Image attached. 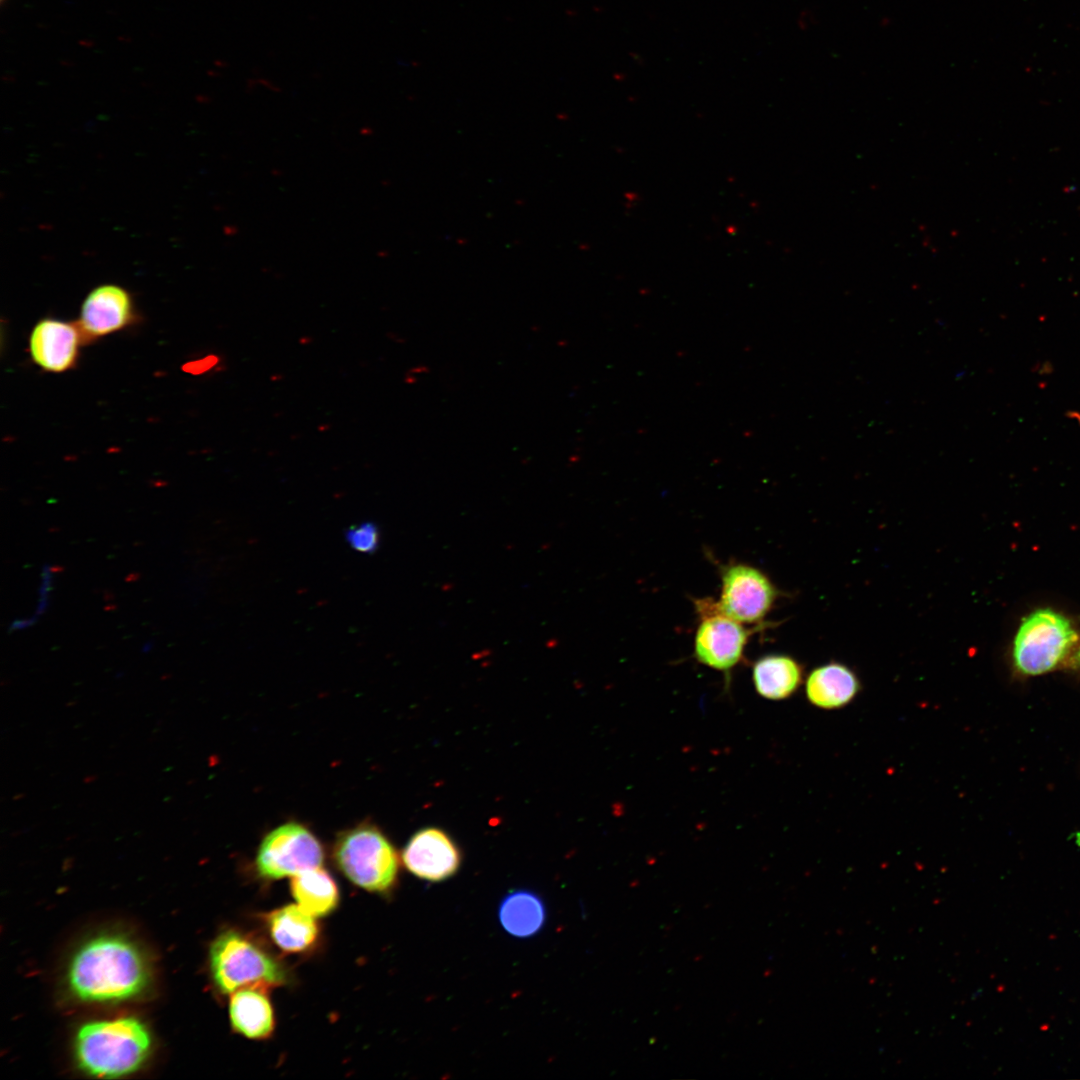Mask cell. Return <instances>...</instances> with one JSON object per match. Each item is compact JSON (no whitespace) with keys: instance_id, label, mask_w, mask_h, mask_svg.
I'll use <instances>...</instances> for the list:
<instances>
[{"instance_id":"obj_1","label":"cell","mask_w":1080,"mask_h":1080,"mask_svg":"<svg viewBox=\"0 0 1080 1080\" xmlns=\"http://www.w3.org/2000/svg\"><path fill=\"white\" fill-rule=\"evenodd\" d=\"M149 977L141 950L128 938L114 934L89 939L76 951L68 969L72 992L94 1002L133 998L145 989Z\"/></svg>"},{"instance_id":"obj_2","label":"cell","mask_w":1080,"mask_h":1080,"mask_svg":"<svg viewBox=\"0 0 1080 1080\" xmlns=\"http://www.w3.org/2000/svg\"><path fill=\"white\" fill-rule=\"evenodd\" d=\"M151 1049L145 1025L134 1017L89 1022L75 1037V1056L85 1073L116 1078L138 1070Z\"/></svg>"},{"instance_id":"obj_3","label":"cell","mask_w":1080,"mask_h":1080,"mask_svg":"<svg viewBox=\"0 0 1080 1080\" xmlns=\"http://www.w3.org/2000/svg\"><path fill=\"white\" fill-rule=\"evenodd\" d=\"M333 856L341 872L368 891H387L397 880V853L374 825L360 824L342 832L335 842Z\"/></svg>"},{"instance_id":"obj_4","label":"cell","mask_w":1080,"mask_h":1080,"mask_svg":"<svg viewBox=\"0 0 1080 1080\" xmlns=\"http://www.w3.org/2000/svg\"><path fill=\"white\" fill-rule=\"evenodd\" d=\"M209 958L214 982L225 994L243 988L263 989L286 981L285 970L273 957L233 930L214 940Z\"/></svg>"},{"instance_id":"obj_5","label":"cell","mask_w":1080,"mask_h":1080,"mask_svg":"<svg viewBox=\"0 0 1080 1080\" xmlns=\"http://www.w3.org/2000/svg\"><path fill=\"white\" fill-rule=\"evenodd\" d=\"M1078 641L1068 618L1051 609H1039L1021 623L1013 646L1016 668L1027 675L1054 669Z\"/></svg>"},{"instance_id":"obj_6","label":"cell","mask_w":1080,"mask_h":1080,"mask_svg":"<svg viewBox=\"0 0 1080 1080\" xmlns=\"http://www.w3.org/2000/svg\"><path fill=\"white\" fill-rule=\"evenodd\" d=\"M323 860L324 851L317 837L306 826L288 822L263 838L256 868L263 878L275 880L320 867Z\"/></svg>"},{"instance_id":"obj_7","label":"cell","mask_w":1080,"mask_h":1080,"mask_svg":"<svg viewBox=\"0 0 1080 1080\" xmlns=\"http://www.w3.org/2000/svg\"><path fill=\"white\" fill-rule=\"evenodd\" d=\"M721 583L720 599L715 602L717 610L743 624L761 622L778 594L761 570L742 563L724 566Z\"/></svg>"},{"instance_id":"obj_8","label":"cell","mask_w":1080,"mask_h":1080,"mask_svg":"<svg viewBox=\"0 0 1080 1080\" xmlns=\"http://www.w3.org/2000/svg\"><path fill=\"white\" fill-rule=\"evenodd\" d=\"M695 605L701 618L694 642L697 660L716 670H730L741 660L754 630L719 612L715 601L702 599Z\"/></svg>"},{"instance_id":"obj_9","label":"cell","mask_w":1080,"mask_h":1080,"mask_svg":"<svg viewBox=\"0 0 1080 1080\" xmlns=\"http://www.w3.org/2000/svg\"><path fill=\"white\" fill-rule=\"evenodd\" d=\"M402 861L418 878L440 882L452 877L461 864V854L444 831L429 827L416 832L402 852Z\"/></svg>"},{"instance_id":"obj_10","label":"cell","mask_w":1080,"mask_h":1080,"mask_svg":"<svg viewBox=\"0 0 1080 1080\" xmlns=\"http://www.w3.org/2000/svg\"><path fill=\"white\" fill-rule=\"evenodd\" d=\"M133 317V303L128 291L118 285L105 284L93 289L85 298L78 327L84 337L108 335L127 326Z\"/></svg>"},{"instance_id":"obj_11","label":"cell","mask_w":1080,"mask_h":1080,"mask_svg":"<svg viewBox=\"0 0 1080 1080\" xmlns=\"http://www.w3.org/2000/svg\"><path fill=\"white\" fill-rule=\"evenodd\" d=\"M82 337L79 327L72 323L43 319L34 326L30 335L32 360L46 371H66L77 359Z\"/></svg>"},{"instance_id":"obj_12","label":"cell","mask_w":1080,"mask_h":1080,"mask_svg":"<svg viewBox=\"0 0 1080 1080\" xmlns=\"http://www.w3.org/2000/svg\"><path fill=\"white\" fill-rule=\"evenodd\" d=\"M860 688L855 673L841 663L815 668L806 681L809 702L823 709H837L853 700Z\"/></svg>"},{"instance_id":"obj_13","label":"cell","mask_w":1080,"mask_h":1080,"mask_svg":"<svg viewBox=\"0 0 1080 1080\" xmlns=\"http://www.w3.org/2000/svg\"><path fill=\"white\" fill-rule=\"evenodd\" d=\"M233 1029L250 1039H265L274 1029L272 1006L260 988H243L233 993L229 1003Z\"/></svg>"},{"instance_id":"obj_14","label":"cell","mask_w":1080,"mask_h":1080,"mask_svg":"<svg viewBox=\"0 0 1080 1080\" xmlns=\"http://www.w3.org/2000/svg\"><path fill=\"white\" fill-rule=\"evenodd\" d=\"M272 940L286 952H301L316 941L318 925L314 916L299 905H286L267 916Z\"/></svg>"},{"instance_id":"obj_15","label":"cell","mask_w":1080,"mask_h":1080,"mask_svg":"<svg viewBox=\"0 0 1080 1080\" xmlns=\"http://www.w3.org/2000/svg\"><path fill=\"white\" fill-rule=\"evenodd\" d=\"M801 680V666L787 655H767L753 665L755 689L767 699L782 700L791 696L798 689Z\"/></svg>"},{"instance_id":"obj_16","label":"cell","mask_w":1080,"mask_h":1080,"mask_svg":"<svg viewBox=\"0 0 1080 1080\" xmlns=\"http://www.w3.org/2000/svg\"><path fill=\"white\" fill-rule=\"evenodd\" d=\"M498 917L502 927L510 935L520 938L538 933L546 919L542 899L529 890H515L500 903Z\"/></svg>"},{"instance_id":"obj_17","label":"cell","mask_w":1080,"mask_h":1080,"mask_svg":"<svg viewBox=\"0 0 1080 1080\" xmlns=\"http://www.w3.org/2000/svg\"><path fill=\"white\" fill-rule=\"evenodd\" d=\"M290 887L297 904L314 917L329 914L339 901L335 881L320 867L293 876Z\"/></svg>"},{"instance_id":"obj_18","label":"cell","mask_w":1080,"mask_h":1080,"mask_svg":"<svg viewBox=\"0 0 1080 1080\" xmlns=\"http://www.w3.org/2000/svg\"><path fill=\"white\" fill-rule=\"evenodd\" d=\"M346 540L358 552L373 553L379 546V529L373 522H363L346 531Z\"/></svg>"},{"instance_id":"obj_19","label":"cell","mask_w":1080,"mask_h":1080,"mask_svg":"<svg viewBox=\"0 0 1080 1080\" xmlns=\"http://www.w3.org/2000/svg\"><path fill=\"white\" fill-rule=\"evenodd\" d=\"M52 570H53V567H50L49 565H44L43 569H42V584H41L40 590H39V593H40L39 605H38L36 613L34 615V617L37 618V619H38V617L40 615H42L46 611V608H47V605H48V594H49V590H50V586H51V578H52L51 573H52Z\"/></svg>"},{"instance_id":"obj_20","label":"cell","mask_w":1080,"mask_h":1080,"mask_svg":"<svg viewBox=\"0 0 1080 1080\" xmlns=\"http://www.w3.org/2000/svg\"><path fill=\"white\" fill-rule=\"evenodd\" d=\"M37 620H38V619H37V618H35L34 616H33V617H31V618H29V619H19V620H15V621H13V622L11 623V625H10V628H9V632H12V631H15V630H21V629H25V628H27V627H30V626H32V625H33V624H34V623H35V622H36Z\"/></svg>"},{"instance_id":"obj_21","label":"cell","mask_w":1080,"mask_h":1080,"mask_svg":"<svg viewBox=\"0 0 1080 1080\" xmlns=\"http://www.w3.org/2000/svg\"><path fill=\"white\" fill-rule=\"evenodd\" d=\"M152 647H153V643L151 641H148V642H146L144 644V646L142 648V651L143 652H148V651H150L152 649Z\"/></svg>"},{"instance_id":"obj_22","label":"cell","mask_w":1080,"mask_h":1080,"mask_svg":"<svg viewBox=\"0 0 1080 1080\" xmlns=\"http://www.w3.org/2000/svg\"><path fill=\"white\" fill-rule=\"evenodd\" d=\"M1075 660H1076V663L1080 666V649L1076 654Z\"/></svg>"},{"instance_id":"obj_23","label":"cell","mask_w":1080,"mask_h":1080,"mask_svg":"<svg viewBox=\"0 0 1080 1080\" xmlns=\"http://www.w3.org/2000/svg\"><path fill=\"white\" fill-rule=\"evenodd\" d=\"M1 1L3 2L4 0H1Z\"/></svg>"}]
</instances>
